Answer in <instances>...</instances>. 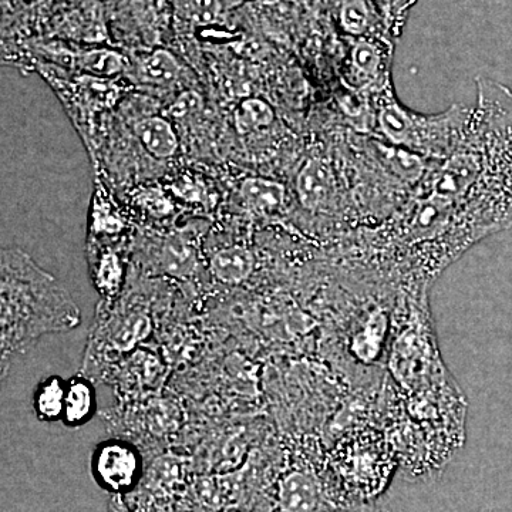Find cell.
I'll list each match as a JSON object with an SVG mask.
<instances>
[{
    "label": "cell",
    "mask_w": 512,
    "mask_h": 512,
    "mask_svg": "<svg viewBox=\"0 0 512 512\" xmlns=\"http://www.w3.org/2000/svg\"><path fill=\"white\" fill-rule=\"evenodd\" d=\"M457 224L477 239L512 227V93L478 80L470 127L430 184Z\"/></svg>",
    "instance_id": "cell-1"
},
{
    "label": "cell",
    "mask_w": 512,
    "mask_h": 512,
    "mask_svg": "<svg viewBox=\"0 0 512 512\" xmlns=\"http://www.w3.org/2000/svg\"><path fill=\"white\" fill-rule=\"evenodd\" d=\"M0 295L2 379L13 360L26 355L43 336L72 332L82 323L70 293L18 248L2 249Z\"/></svg>",
    "instance_id": "cell-2"
},
{
    "label": "cell",
    "mask_w": 512,
    "mask_h": 512,
    "mask_svg": "<svg viewBox=\"0 0 512 512\" xmlns=\"http://www.w3.org/2000/svg\"><path fill=\"white\" fill-rule=\"evenodd\" d=\"M473 111L453 106L437 116L406 109L390 92L380 101L377 123L384 138L397 147L431 158H448L460 146Z\"/></svg>",
    "instance_id": "cell-3"
},
{
    "label": "cell",
    "mask_w": 512,
    "mask_h": 512,
    "mask_svg": "<svg viewBox=\"0 0 512 512\" xmlns=\"http://www.w3.org/2000/svg\"><path fill=\"white\" fill-rule=\"evenodd\" d=\"M107 303V302H106ZM110 311L100 312L94 322L89 346L84 355L83 375L97 372V366L114 362L121 356L128 355L136 349L138 343L146 340L153 329L150 312L141 305L117 306L109 303Z\"/></svg>",
    "instance_id": "cell-4"
},
{
    "label": "cell",
    "mask_w": 512,
    "mask_h": 512,
    "mask_svg": "<svg viewBox=\"0 0 512 512\" xmlns=\"http://www.w3.org/2000/svg\"><path fill=\"white\" fill-rule=\"evenodd\" d=\"M281 512H380L353 498L332 495L308 471H292L279 484Z\"/></svg>",
    "instance_id": "cell-5"
},
{
    "label": "cell",
    "mask_w": 512,
    "mask_h": 512,
    "mask_svg": "<svg viewBox=\"0 0 512 512\" xmlns=\"http://www.w3.org/2000/svg\"><path fill=\"white\" fill-rule=\"evenodd\" d=\"M90 466L96 483L113 494L130 493L143 474L140 451L123 439H107L97 444Z\"/></svg>",
    "instance_id": "cell-6"
},
{
    "label": "cell",
    "mask_w": 512,
    "mask_h": 512,
    "mask_svg": "<svg viewBox=\"0 0 512 512\" xmlns=\"http://www.w3.org/2000/svg\"><path fill=\"white\" fill-rule=\"evenodd\" d=\"M389 33L357 37L350 52L349 73L357 86L382 82L392 59Z\"/></svg>",
    "instance_id": "cell-7"
},
{
    "label": "cell",
    "mask_w": 512,
    "mask_h": 512,
    "mask_svg": "<svg viewBox=\"0 0 512 512\" xmlns=\"http://www.w3.org/2000/svg\"><path fill=\"white\" fill-rule=\"evenodd\" d=\"M97 393L92 377L83 375L73 376L67 380L66 399L62 423L70 429H77L96 416Z\"/></svg>",
    "instance_id": "cell-8"
},
{
    "label": "cell",
    "mask_w": 512,
    "mask_h": 512,
    "mask_svg": "<svg viewBox=\"0 0 512 512\" xmlns=\"http://www.w3.org/2000/svg\"><path fill=\"white\" fill-rule=\"evenodd\" d=\"M296 190L301 204L308 210L325 207L333 194V177L328 165L319 160L308 161L298 175Z\"/></svg>",
    "instance_id": "cell-9"
},
{
    "label": "cell",
    "mask_w": 512,
    "mask_h": 512,
    "mask_svg": "<svg viewBox=\"0 0 512 512\" xmlns=\"http://www.w3.org/2000/svg\"><path fill=\"white\" fill-rule=\"evenodd\" d=\"M134 133L151 157L167 160L178 150V137L173 124L160 116L146 117L134 124Z\"/></svg>",
    "instance_id": "cell-10"
},
{
    "label": "cell",
    "mask_w": 512,
    "mask_h": 512,
    "mask_svg": "<svg viewBox=\"0 0 512 512\" xmlns=\"http://www.w3.org/2000/svg\"><path fill=\"white\" fill-rule=\"evenodd\" d=\"M338 19L343 32L355 39L376 33H389L370 0H339Z\"/></svg>",
    "instance_id": "cell-11"
},
{
    "label": "cell",
    "mask_w": 512,
    "mask_h": 512,
    "mask_svg": "<svg viewBox=\"0 0 512 512\" xmlns=\"http://www.w3.org/2000/svg\"><path fill=\"white\" fill-rule=\"evenodd\" d=\"M254 268V255L241 245L220 249L212 255L210 261L211 274L217 281L227 285L244 284Z\"/></svg>",
    "instance_id": "cell-12"
},
{
    "label": "cell",
    "mask_w": 512,
    "mask_h": 512,
    "mask_svg": "<svg viewBox=\"0 0 512 512\" xmlns=\"http://www.w3.org/2000/svg\"><path fill=\"white\" fill-rule=\"evenodd\" d=\"M131 13L150 43L160 42L173 18L170 0H131Z\"/></svg>",
    "instance_id": "cell-13"
},
{
    "label": "cell",
    "mask_w": 512,
    "mask_h": 512,
    "mask_svg": "<svg viewBox=\"0 0 512 512\" xmlns=\"http://www.w3.org/2000/svg\"><path fill=\"white\" fill-rule=\"evenodd\" d=\"M158 271L174 278H188L197 269V252L184 238H168L158 247Z\"/></svg>",
    "instance_id": "cell-14"
},
{
    "label": "cell",
    "mask_w": 512,
    "mask_h": 512,
    "mask_svg": "<svg viewBox=\"0 0 512 512\" xmlns=\"http://www.w3.org/2000/svg\"><path fill=\"white\" fill-rule=\"evenodd\" d=\"M66 386L67 380L57 375L46 377L37 384L32 400L33 412L37 419L43 423L62 421Z\"/></svg>",
    "instance_id": "cell-15"
},
{
    "label": "cell",
    "mask_w": 512,
    "mask_h": 512,
    "mask_svg": "<svg viewBox=\"0 0 512 512\" xmlns=\"http://www.w3.org/2000/svg\"><path fill=\"white\" fill-rule=\"evenodd\" d=\"M183 66L180 60L165 49H156L138 64L141 82L154 86H171L180 80Z\"/></svg>",
    "instance_id": "cell-16"
},
{
    "label": "cell",
    "mask_w": 512,
    "mask_h": 512,
    "mask_svg": "<svg viewBox=\"0 0 512 512\" xmlns=\"http://www.w3.org/2000/svg\"><path fill=\"white\" fill-rule=\"evenodd\" d=\"M241 197L248 207L258 212L279 210L285 202V187L276 181L252 177L242 181Z\"/></svg>",
    "instance_id": "cell-17"
},
{
    "label": "cell",
    "mask_w": 512,
    "mask_h": 512,
    "mask_svg": "<svg viewBox=\"0 0 512 512\" xmlns=\"http://www.w3.org/2000/svg\"><path fill=\"white\" fill-rule=\"evenodd\" d=\"M123 276L121 259L114 252H104L97 258L93 268V281L104 302H117L123 286Z\"/></svg>",
    "instance_id": "cell-18"
},
{
    "label": "cell",
    "mask_w": 512,
    "mask_h": 512,
    "mask_svg": "<svg viewBox=\"0 0 512 512\" xmlns=\"http://www.w3.org/2000/svg\"><path fill=\"white\" fill-rule=\"evenodd\" d=\"M275 120V113L266 101L261 99H247L239 104L235 110L234 121L238 133L248 134L271 126Z\"/></svg>",
    "instance_id": "cell-19"
},
{
    "label": "cell",
    "mask_w": 512,
    "mask_h": 512,
    "mask_svg": "<svg viewBox=\"0 0 512 512\" xmlns=\"http://www.w3.org/2000/svg\"><path fill=\"white\" fill-rule=\"evenodd\" d=\"M174 10L192 25L205 26L217 22L222 15L221 0H174Z\"/></svg>",
    "instance_id": "cell-20"
},
{
    "label": "cell",
    "mask_w": 512,
    "mask_h": 512,
    "mask_svg": "<svg viewBox=\"0 0 512 512\" xmlns=\"http://www.w3.org/2000/svg\"><path fill=\"white\" fill-rule=\"evenodd\" d=\"M79 66L97 76H113L126 69V59L109 49L89 50L80 55Z\"/></svg>",
    "instance_id": "cell-21"
},
{
    "label": "cell",
    "mask_w": 512,
    "mask_h": 512,
    "mask_svg": "<svg viewBox=\"0 0 512 512\" xmlns=\"http://www.w3.org/2000/svg\"><path fill=\"white\" fill-rule=\"evenodd\" d=\"M390 36H399L417 0H370Z\"/></svg>",
    "instance_id": "cell-22"
},
{
    "label": "cell",
    "mask_w": 512,
    "mask_h": 512,
    "mask_svg": "<svg viewBox=\"0 0 512 512\" xmlns=\"http://www.w3.org/2000/svg\"><path fill=\"white\" fill-rule=\"evenodd\" d=\"M201 97L195 92H184L180 94L173 106L170 107V114L174 119H184L188 114L200 110Z\"/></svg>",
    "instance_id": "cell-23"
}]
</instances>
